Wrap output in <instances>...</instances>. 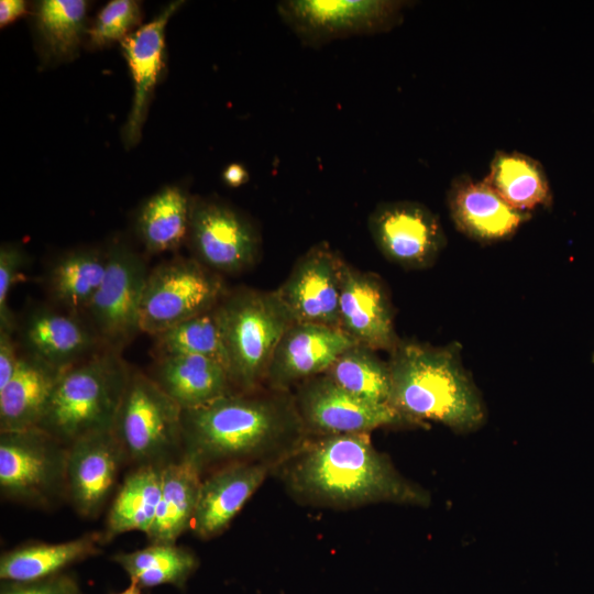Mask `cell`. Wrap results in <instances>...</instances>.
Segmentation results:
<instances>
[{
	"instance_id": "cell-1",
	"label": "cell",
	"mask_w": 594,
	"mask_h": 594,
	"mask_svg": "<svg viewBox=\"0 0 594 594\" xmlns=\"http://www.w3.org/2000/svg\"><path fill=\"white\" fill-rule=\"evenodd\" d=\"M284 470L298 498L353 507L378 502L427 506L429 494L406 480L372 444L369 433L322 436L299 447Z\"/></svg>"
},
{
	"instance_id": "cell-2",
	"label": "cell",
	"mask_w": 594,
	"mask_h": 594,
	"mask_svg": "<svg viewBox=\"0 0 594 594\" xmlns=\"http://www.w3.org/2000/svg\"><path fill=\"white\" fill-rule=\"evenodd\" d=\"M182 430L183 452L202 470L295 452L306 429L287 395L240 392L183 410Z\"/></svg>"
},
{
	"instance_id": "cell-3",
	"label": "cell",
	"mask_w": 594,
	"mask_h": 594,
	"mask_svg": "<svg viewBox=\"0 0 594 594\" xmlns=\"http://www.w3.org/2000/svg\"><path fill=\"white\" fill-rule=\"evenodd\" d=\"M389 404L408 421L472 431L485 420L481 394L461 363L460 346L399 341L391 352Z\"/></svg>"
},
{
	"instance_id": "cell-4",
	"label": "cell",
	"mask_w": 594,
	"mask_h": 594,
	"mask_svg": "<svg viewBox=\"0 0 594 594\" xmlns=\"http://www.w3.org/2000/svg\"><path fill=\"white\" fill-rule=\"evenodd\" d=\"M130 371L120 352L107 349L66 369L36 428L65 447L112 431Z\"/></svg>"
},
{
	"instance_id": "cell-5",
	"label": "cell",
	"mask_w": 594,
	"mask_h": 594,
	"mask_svg": "<svg viewBox=\"0 0 594 594\" xmlns=\"http://www.w3.org/2000/svg\"><path fill=\"white\" fill-rule=\"evenodd\" d=\"M233 387L254 392L266 380L273 354L296 322L277 290L241 288L216 306Z\"/></svg>"
},
{
	"instance_id": "cell-6",
	"label": "cell",
	"mask_w": 594,
	"mask_h": 594,
	"mask_svg": "<svg viewBox=\"0 0 594 594\" xmlns=\"http://www.w3.org/2000/svg\"><path fill=\"white\" fill-rule=\"evenodd\" d=\"M183 409L147 374L131 369L112 428L127 461L163 465L183 451Z\"/></svg>"
},
{
	"instance_id": "cell-7",
	"label": "cell",
	"mask_w": 594,
	"mask_h": 594,
	"mask_svg": "<svg viewBox=\"0 0 594 594\" xmlns=\"http://www.w3.org/2000/svg\"><path fill=\"white\" fill-rule=\"evenodd\" d=\"M224 295L219 275L196 258L168 260L148 273L140 305V330L154 337L215 308Z\"/></svg>"
},
{
	"instance_id": "cell-8",
	"label": "cell",
	"mask_w": 594,
	"mask_h": 594,
	"mask_svg": "<svg viewBox=\"0 0 594 594\" xmlns=\"http://www.w3.org/2000/svg\"><path fill=\"white\" fill-rule=\"evenodd\" d=\"M405 1L284 0L282 21L302 45L319 48L336 40L387 32L403 20Z\"/></svg>"
},
{
	"instance_id": "cell-9",
	"label": "cell",
	"mask_w": 594,
	"mask_h": 594,
	"mask_svg": "<svg viewBox=\"0 0 594 594\" xmlns=\"http://www.w3.org/2000/svg\"><path fill=\"white\" fill-rule=\"evenodd\" d=\"M67 447L38 428L0 432V491L4 498L48 506L66 492Z\"/></svg>"
},
{
	"instance_id": "cell-10",
	"label": "cell",
	"mask_w": 594,
	"mask_h": 594,
	"mask_svg": "<svg viewBox=\"0 0 594 594\" xmlns=\"http://www.w3.org/2000/svg\"><path fill=\"white\" fill-rule=\"evenodd\" d=\"M148 273L143 257L127 243L108 248L105 277L84 315L103 349L121 352L141 332L140 305Z\"/></svg>"
},
{
	"instance_id": "cell-11",
	"label": "cell",
	"mask_w": 594,
	"mask_h": 594,
	"mask_svg": "<svg viewBox=\"0 0 594 594\" xmlns=\"http://www.w3.org/2000/svg\"><path fill=\"white\" fill-rule=\"evenodd\" d=\"M187 239L195 258L217 274L252 266L261 243L250 219L217 199L191 200Z\"/></svg>"
},
{
	"instance_id": "cell-12",
	"label": "cell",
	"mask_w": 594,
	"mask_h": 594,
	"mask_svg": "<svg viewBox=\"0 0 594 594\" xmlns=\"http://www.w3.org/2000/svg\"><path fill=\"white\" fill-rule=\"evenodd\" d=\"M295 403L305 429L321 436L369 433L380 427L408 422L391 404L356 397L326 374L305 381Z\"/></svg>"
},
{
	"instance_id": "cell-13",
	"label": "cell",
	"mask_w": 594,
	"mask_h": 594,
	"mask_svg": "<svg viewBox=\"0 0 594 594\" xmlns=\"http://www.w3.org/2000/svg\"><path fill=\"white\" fill-rule=\"evenodd\" d=\"M367 224L382 254L406 268L432 265L446 243L438 218L418 202L380 204Z\"/></svg>"
},
{
	"instance_id": "cell-14",
	"label": "cell",
	"mask_w": 594,
	"mask_h": 594,
	"mask_svg": "<svg viewBox=\"0 0 594 594\" xmlns=\"http://www.w3.org/2000/svg\"><path fill=\"white\" fill-rule=\"evenodd\" d=\"M344 262L326 243L312 245L277 289L296 322L339 328V299Z\"/></svg>"
},
{
	"instance_id": "cell-15",
	"label": "cell",
	"mask_w": 594,
	"mask_h": 594,
	"mask_svg": "<svg viewBox=\"0 0 594 594\" xmlns=\"http://www.w3.org/2000/svg\"><path fill=\"white\" fill-rule=\"evenodd\" d=\"M14 333L23 353L62 371L86 360L102 348L85 318L57 307H31L16 319Z\"/></svg>"
},
{
	"instance_id": "cell-16",
	"label": "cell",
	"mask_w": 594,
	"mask_h": 594,
	"mask_svg": "<svg viewBox=\"0 0 594 594\" xmlns=\"http://www.w3.org/2000/svg\"><path fill=\"white\" fill-rule=\"evenodd\" d=\"M124 462L112 431L81 438L67 447L66 494L80 516L91 518L100 513Z\"/></svg>"
},
{
	"instance_id": "cell-17",
	"label": "cell",
	"mask_w": 594,
	"mask_h": 594,
	"mask_svg": "<svg viewBox=\"0 0 594 594\" xmlns=\"http://www.w3.org/2000/svg\"><path fill=\"white\" fill-rule=\"evenodd\" d=\"M339 328L358 344L392 352L398 342L389 297L373 274L344 263L339 299Z\"/></svg>"
},
{
	"instance_id": "cell-18",
	"label": "cell",
	"mask_w": 594,
	"mask_h": 594,
	"mask_svg": "<svg viewBox=\"0 0 594 594\" xmlns=\"http://www.w3.org/2000/svg\"><path fill=\"white\" fill-rule=\"evenodd\" d=\"M354 344L340 328L294 322L276 346L265 381L280 391L324 374Z\"/></svg>"
},
{
	"instance_id": "cell-19",
	"label": "cell",
	"mask_w": 594,
	"mask_h": 594,
	"mask_svg": "<svg viewBox=\"0 0 594 594\" xmlns=\"http://www.w3.org/2000/svg\"><path fill=\"white\" fill-rule=\"evenodd\" d=\"M270 464L246 461L222 466L201 483L191 528L197 537L221 534L265 480Z\"/></svg>"
},
{
	"instance_id": "cell-20",
	"label": "cell",
	"mask_w": 594,
	"mask_h": 594,
	"mask_svg": "<svg viewBox=\"0 0 594 594\" xmlns=\"http://www.w3.org/2000/svg\"><path fill=\"white\" fill-rule=\"evenodd\" d=\"M182 3H169L155 19L121 41L134 85L133 103L123 129L127 146L136 144L141 138L148 102L164 67L165 28Z\"/></svg>"
},
{
	"instance_id": "cell-21",
	"label": "cell",
	"mask_w": 594,
	"mask_h": 594,
	"mask_svg": "<svg viewBox=\"0 0 594 594\" xmlns=\"http://www.w3.org/2000/svg\"><path fill=\"white\" fill-rule=\"evenodd\" d=\"M448 202L457 228L480 242L509 238L527 216L508 206L484 180L469 177L453 182Z\"/></svg>"
},
{
	"instance_id": "cell-22",
	"label": "cell",
	"mask_w": 594,
	"mask_h": 594,
	"mask_svg": "<svg viewBox=\"0 0 594 594\" xmlns=\"http://www.w3.org/2000/svg\"><path fill=\"white\" fill-rule=\"evenodd\" d=\"M150 376L183 410L205 406L234 393L228 370L200 355L157 358Z\"/></svg>"
},
{
	"instance_id": "cell-23",
	"label": "cell",
	"mask_w": 594,
	"mask_h": 594,
	"mask_svg": "<svg viewBox=\"0 0 594 594\" xmlns=\"http://www.w3.org/2000/svg\"><path fill=\"white\" fill-rule=\"evenodd\" d=\"M63 372L21 351L12 378L0 389V432L36 428Z\"/></svg>"
},
{
	"instance_id": "cell-24",
	"label": "cell",
	"mask_w": 594,
	"mask_h": 594,
	"mask_svg": "<svg viewBox=\"0 0 594 594\" xmlns=\"http://www.w3.org/2000/svg\"><path fill=\"white\" fill-rule=\"evenodd\" d=\"M201 471L184 452L163 464L157 512L146 535L151 543L174 544L191 527L202 483Z\"/></svg>"
},
{
	"instance_id": "cell-25",
	"label": "cell",
	"mask_w": 594,
	"mask_h": 594,
	"mask_svg": "<svg viewBox=\"0 0 594 594\" xmlns=\"http://www.w3.org/2000/svg\"><path fill=\"white\" fill-rule=\"evenodd\" d=\"M108 265V249L81 248L58 256L46 276L55 307L84 318Z\"/></svg>"
},
{
	"instance_id": "cell-26",
	"label": "cell",
	"mask_w": 594,
	"mask_h": 594,
	"mask_svg": "<svg viewBox=\"0 0 594 594\" xmlns=\"http://www.w3.org/2000/svg\"><path fill=\"white\" fill-rule=\"evenodd\" d=\"M101 532L56 543H31L2 553L0 579L7 582H34L59 574L65 568L97 552Z\"/></svg>"
},
{
	"instance_id": "cell-27",
	"label": "cell",
	"mask_w": 594,
	"mask_h": 594,
	"mask_svg": "<svg viewBox=\"0 0 594 594\" xmlns=\"http://www.w3.org/2000/svg\"><path fill=\"white\" fill-rule=\"evenodd\" d=\"M163 465H141L120 485L101 532L106 543L129 531L148 534L157 512Z\"/></svg>"
},
{
	"instance_id": "cell-28",
	"label": "cell",
	"mask_w": 594,
	"mask_h": 594,
	"mask_svg": "<svg viewBox=\"0 0 594 594\" xmlns=\"http://www.w3.org/2000/svg\"><path fill=\"white\" fill-rule=\"evenodd\" d=\"M191 200L178 186H167L150 197L140 208L135 228L147 252L177 249L187 238Z\"/></svg>"
},
{
	"instance_id": "cell-29",
	"label": "cell",
	"mask_w": 594,
	"mask_h": 594,
	"mask_svg": "<svg viewBox=\"0 0 594 594\" xmlns=\"http://www.w3.org/2000/svg\"><path fill=\"white\" fill-rule=\"evenodd\" d=\"M484 182L513 209L527 213L551 204V191L540 164L521 153H498Z\"/></svg>"
},
{
	"instance_id": "cell-30",
	"label": "cell",
	"mask_w": 594,
	"mask_h": 594,
	"mask_svg": "<svg viewBox=\"0 0 594 594\" xmlns=\"http://www.w3.org/2000/svg\"><path fill=\"white\" fill-rule=\"evenodd\" d=\"M140 588L173 585L184 588L198 568V559L188 549L167 543H151L140 550L119 552L112 557Z\"/></svg>"
},
{
	"instance_id": "cell-31",
	"label": "cell",
	"mask_w": 594,
	"mask_h": 594,
	"mask_svg": "<svg viewBox=\"0 0 594 594\" xmlns=\"http://www.w3.org/2000/svg\"><path fill=\"white\" fill-rule=\"evenodd\" d=\"M153 338L155 359L178 354L200 355L219 362L228 370L230 375L229 355L216 307L191 317Z\"/></svg>"
},
{
	"instance_id": "cell-32",
	"label": "cell",
	"mask_w": 594,
	"mask_h": 594,
	"mask_svg": "<svg viewBox=\"0 0 594 594\" xmlns=\"http://www.w3.org/2000/svg\"><path fill=\"white\" fill-rule=\"evenodd\" d=\"M338 386L362 399L389 404L391 373L388 363L374 351L354 344L344 351L324 373Z\"/></svg>"
},
{
	"instance_id": "cell-33",
	"label": "cell",
	"mask_w": 594,
	"mask_h": 594,
	"mask_svg": "<svg viewBox=\"0 0 594 594\" xmlns=\"http://www.w3.org/2000/svg\"><path fill=\"white\" fill-rule=\"evenodd\" d=\"M87 2L84 0H43L36 10V28L50 56L72 57L85 31Z\"/></svg>"
},
{
	"instance_id": "cell-34",
	"label": "cell",
	"mask_w": 594,
	"mask_h": 594,
	"mask_svg": "<svg viewBox=\"0 0 594 594\" xmlns=\"http://www.w3.org/2000/svg\"><path fill=\"white\" fill-rule=\"evenodd\" d=\"M141 20L140 4L133 0H112L97 14L87 31L94 46L124 40Z\"/></svg>"
},
{
	"instance_id": "cell-35",
	"label": "cell",
	"mask_w": 594,
	"mask_h": 594,
	"mask_svg": "<svg viewBox=\"0 0 594 594\" xmlns=\"http://www.w3.org/2000/svg\"><path fill=\"white\" fill-rule=\"evenodd\" d=\"M25 263L24 252L16 245L0 248V331L15 332L16 318L9 307V296Z\"/></svg>"
},
{
	"instance_id": "cell-36",
	"label": "cell",
	"mask_w": 594,
	"mask_h": 594,
	"mask_svg": "<svg viewBox=\"0 0 594 594\" xmlns=\"http://www.w3.org/2000/svg\"><path fill=\"white\" fill-rule=\"evenodd\" d=\"M76 581L66 574H57L34 582H7L0 594H79Z\"/></svg>"
},
{
	"instance_id": "cell-37",
	"label": "cell",
	"mask_w": 594,
	"mask_h": 594,
	"mask_svg": "<svg viewBox=\"0 0 594 594\" xmlns=\"http://www.w3.org/2000/svg\"><path fill=\"white\" fill-rule=\"evenodd\" d=\"M14 333L0 331V389L12 378L21 356Z\"/></svg>"
},
{
	"instance_id": "cell-38",
	"label": "cell",
	"mask_w": 594,
	"mask_h": 594,
	"mask_svg": "<svg viewBox=\"0 0 594 594\" xmlns=\"http://www.w3.org/2000/svg\"><path fill=\"white\" fill-rule=\"evenodd\" d=\"M26 4L22 0H1L0 1V24L1 28L15 21L25 13Z\"/></svg>"
},
{
	"instance_id": "cell-39",
	"label": "cell",
	"mask_w": 594,
	"mask_h": 594,
	"mask_svg": "<svg viewBox=\"0 0 594 594\" xmlns=\"http://www.w3.org/2000/svg\"><path fill=\"white\" fill-rule=\"evenodd\" d=\"M222 178L230 187H239L248 182L249 173L243 165L232 163L223 170Z\"/></svg>"
},
{
	"instance_id": "cell-40",
	"label": "cell",
	"mask_w": 594,
	"mask_h": 594,
	"mask_svg": "<svg viewBox=\"0 0 594 594\" xmlns=\"http://www.w3.org/2000/svg\"><path fill=\"white\" fill-rule=\"evenodd\" d=\"M117 594H141V588L136 586L135 584L130 583V585L127 588H124L123 591Z\"/></svg>"
},
{
	"instance_id": "cell-41",
	"label": "cell",
	"mask_w": 594,
	"mask_h": 594,
	"mask_svg": "<svg viewBox=\"0 0 594 594\" xmlns=\"http://www.w3.org/2000/svg\"><path fill=\"white\" fill-rule=\"evenodd\" d=\"M592 361H593V363H594V352H593V355H592Z\"/></svg>"
},
{
	"instance_id": "cell-42",
	"label": "cell",
	"mask_w": 594,
	"mask_h": 594,
	"mask_svg": "<svg viewBox=\"0 0 594 594\" xmlns=\"http://www.w3.org/2000/svg\"><path fill=\"white\" fill-rule=\"evenodd\" d=\"M80 594V593H79Z\"/></svg>"
}]
</instances>
